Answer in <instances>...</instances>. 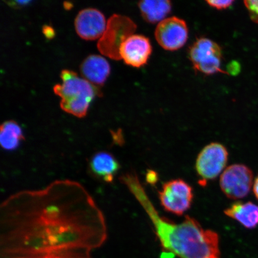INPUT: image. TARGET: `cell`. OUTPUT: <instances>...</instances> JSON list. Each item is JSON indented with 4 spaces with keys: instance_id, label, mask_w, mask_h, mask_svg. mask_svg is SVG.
<instances>
[{
    "instance_id": "6da1fadb",
    "label": "cell",
    "mask_w": 258,
    "mask_h": 258,
    "mask_svg": "<svg viewBox=\"0 0 258 258\" xmlns=\"http://www.w3.org/2000/svg\"><path fill=\"white\" fill-rule=\"evenodd\" d=\"M0 231L2 253L12 258H90L107 237L101 209L69 179L9 196L0 207Z\"/></svg>"
},
{
    "instance_id": "7a4b0ae2",
    "label": "cell",
    "mask_w": 258,
    "mask_h": 258,
    "mask_svg": "<svg viewBox=\"0 0 258 258\" xmlns=\"http://www.w3.org/2000/svg\"><path fill=\"white\" fill-rule=\"evenodd\" d=\"M120 180L147 213L161 246L166 253L179 258H221L219 237L216 232L205 230L189 216L180 223L161 217L136 173H125Z\"/></svg>"
},
{
    "instance_id": "3957f363",
    "label": "cell",
    "mask_w": 258,
    "mask_h": 258,
    "mask_svg": "<svg viewBox=\"0 0 258 258\" xmlns=\"http://www.w3.org/2000/svg\"><path fill=\"white\" fill-rule=\"evenodd\" d=\"M60 78L62 83L53 88L54 93L61 98L60 108L77 117H85L92 100L101 95L98 87L69 70L61 72Z\"/></svg>"
},
{
    "instance_id": "277c9868",
    "label": "cell",
    "mask_w": 258,
    "mask_h": 258,
    "mask_svg": "<svg viewBox=\"0 0 258 258\" xmlns=\"http://www.w3.org/2000/svg\"><path fill=\"white\" fill-rule=\"evenodd\" d=\"M137 25L127 16L114 15L108 19L104 34L98 41V48L103 55L121 59L120 49L127 38L134 35Z\"/></svg>"
},
{
    "instance_id": "5b68a950",
    "label": "cell",
    "mask_w": 258,
    "mask_h": 258,
    "mask_svg": "<svg viewBox=\"0 0 258 258\" xmlns=\"http://www.w3.org/2000/svg\"><path fill=\"white\" fill-rule=\"evenodd\" d=\"M189 57L197 72L206 75L226 73L221 69L222 50L215 42L201 38L190 48Z\"/></svg>"
},
{
    "instance_id": "8992f818",
    "label": "cell",
    "mask_w": 258,
    "mask_h": 258,
    "mask_svg": "<svg viewBox=\"0 0 258 258\" xmlns=\"http://www.w3.org/2000/svg\"><path fill=\"white\" fill-rule=\"evenodd\" d=\"M159 196L164 209L178 216L182 215L191 208L194 198L192 187L180 179L164 183Z\"/></svg>"
},
{
    "instance_id": "52a82bcc",
    "label": "cell",
    "mask_w": 258,
    "mask_h": 258,
    "mask_svg": "<svg viewBox=\"0 0 258 258\" xmlns=\"http://www.w3.org/2000/svg\"><path fill=\"white\" fill-rule=\"evenodd\" d=\"M228 158V151L223 145L214 143L206 145L198 155L196 163L201 185H205L208 180L217 178L227 165Z\"/></svg>"
},
{
    "instance_id": "ba28073f",
    "label": "cell",
    "mask_w": 258,
    "mask_h": 258,
    "mask_svg": "<svg viewBox=\"0 0 258 258\" xmlns=\"http://www.w3.org/2000/svg\"><path fill=\"white\" fill-rule=\"evenodd\" d=\"M253 172L249 167L241 164H232L222 173L221 189L229 199H243L249 195L253 185Z\"/></svg>"
},
{
    "instance_id": "9c48e42d",
    "label": "cell",
    "mask_w": 258,
    "mask_h": 258,
    "mask_svg": "<svg viewBox=\"0 0 258 258\" xmlns=\"http://www.w3.org/2000/svg\"><path fill=\"white\" fill-rule=\"evenodd\" d=\"M155 37L164 49L175 51L184 46L188 40V28L186 22L181 19L166 18L158 24Z\"/></svg>"
},
{
    "instance_id": "30bf717a",
    "label": "cell",
    "mask_w": 258,
    "mask_h": 258,
    "mask_svg": "<svg viewBox=\"0 0 258 258\" xmlns=\"http://www.w3.org/2000/svg\"><path fill=\"white\" fill-rule=\"evenodd\" d=\"M107 22L104 14L98 10L89 8L81 11L75 20L77 34L86 40L101 38L106 30Z\"/></svg>"
},
{
    "instance_id": "8fae6325",
    "label": "cell",
    "mask_w": 258,
    "mask_h": 258,
    "mask_svg": "<svg viewBox=\"0 0 258 258\" xmlns=\"http://www.w3.org/2000/svg\"><path fill=\"white\" fill-rule=\"evenodd\" d=\"M152 53L151 42L142 35H131L122 44L120 49L121 59L129 66L143 67Z\"/></svg>"
},
{
    "instance_id": "7c38bea8",
    "label": "cell",
    "mask_w": 258,
    "mask_h": 258,
    "mask_svg": "<svg viewBox=\"0 0 258 258\" xmlns=\"http://www.w3.org/2000/svg\"><path fill=\"white\" fill-rule=\"evenodd\" d=\"M120 169L118 160L107 151H99L93 154L89 162V170L91 175L105 183L114 181Z\"/></svg>"
},
{
    "instance_id": "4fadbf2b",
    "label": "cell",
    "mask_w": 258,
    "mask_h": 258,
    "mask_svg": "<svg viewBox=\"0 0 258 258\" xmlns=\"http://www.w3.org/2000/svg\"><path fill=\"white\" fill-rule=\"evenodd\" d=\"M80 72L84 79L96 87L101 86L108 79L111 68L104 57L92 54L81 64Z\"/></svg>"
},
{
    "instance_id": "5bb4252c",
    "label": "cell",
    "mask_w": 258,
    "mask_h": 258,
    "mask_svg": "<svg viewBox=\"0 0 258 258\" xmlns=\"http://www.w3.org/2000/svg\"><path fill=\"white\" fill-rule=\"evenodd\" d=\"M224 214L247 229L252 230L258 225V206L252 202H235L225 210Z\"/></svg>"
},
{
    "instance_id": "9a60e30c",
    "label": "cell",
    "mask_w": 258,
    "mask_h": 258,
    "mask_svg": "<svg viewBox=\"0 0 258 258\" xmlns=\"http://www.w3.org/2000/svg\"><path fill=\"white\" fill-rule=\"evenodd\" d=\"M143 18L150 24H156L166 19L172 10V4L167 0L142 1L138 3Z\"/></svg>"
},
{
    "instance_id": "2e32d148",
    "label": "cell",
    "mask_w": 258,
    "mask_h": 258,
    "mask_svg": "<svg viewBox=\"0 0 258 258\" xmlns=\"http://www.w3.org/2000/svg\"><path fill=\"white\" fill-rule=\"evenodd\" d=\"M24 136L22 128L14 120L6 121L0 128V144L3 149L7 151H14L20 147Z\"/></svg>"
},
{
    "instance_id": "e0dca14e",
    "label": "cell",
    "mask_w": 258,
    "mask_h": 258,
    "mask_svg": "<svg viewBox=\"0 0 258 258\" xmlns=\"http://www.w3.org/2000/svg\"><path fill=\"white\" fill-rule=\"evenodd\" d=\"M244 3L251 20L258 24V0H248Z\"/></svg>"
},
{
    "instance_id": "ac0fdd59",
    "label": "cell",
    "mask_w": 258,
    "mask_h": 258,
    "mask_svg": "<svg viewBox=\"0 0 258 258\" xmlns=\"http://www.w3.org/2000/svg\"><path fill=\"white\" fill-rule=\"evenodd\" d=\"M206 3L211 6V7L217 10H225L230 7L234 3L233 1H207Z\"/></svg>"
},
{
    "instance_id": "d6986e66",
    "label": "cell",
    "mask_w": 258,
    "mask_h": 258,
    "mask_svg": "<svg viewBox=\"0 0 258 258\" xmlns=\"http://www.w3.org/2000/svg\"><path fill=\"white\" fill-rule=\"evenodd\" d=\"M8 5L14 9H19L28 6L31 1H12V2H6Z\"/></svg>"
},
{
    "instance_id": "ffe728a7",
    "label": "cell",
    "mask_w": 258,
    "mask_h": 258,
    "mask_svg": "<svg viewBox=\"0 0 258 258\" xmlns=\"http://www.w3.org/2000/svg\"><path fill=\"white\" fill-rule=\"evenodd\" d=\"M43 32L45 36L48 38V39L53 38L54 36V35H55V32H54L53 29L50 27V26H44L43 28Z\"/></svg>"
},
{
    "instance_id": "44dd1931",
    "label": "cell",
    "mask_w": 258,
    "mask_h": 258,
    "mask_svg": "<svg viewBox=\"0 0 258 258\" xmlns=\"http://www.w3.org/2000/svg\"><path fill=\"white\" fill-rule=\"evenodd\" d=\"M253 191L254 197H255L258 201V175L254 179L253 185Z\"/></svg>"
},
{
    "instance_id": "7402d4cb",
    "label": "cell",
    "mask_w": 258,
    "mask_h": 258,
    "mask_svg": "<svg viewBox=\"0 0 258 258\" xmlns=\"http://www.w3.org/2000/svg\"><path fill=\"white\" fill-rule=\"evenodd\" d=\"M228 67V72L234 74L235 72H238V67H239V66H238V64L237 63H231Z\"/></svg>"
},
{
    "instance_id": "603a6c76",
    "label": "cell",
    "mask_w": 258,
    "mask_h": 258,
    "mask_svg": "<svg viewBox=\"0 0 258 258\" xmlns=\"http://www.w3.org/2000/svg\"><path fill=\"white\" fill-rule=\"evenodd\" d=\"M63 5H64V8H66V9H67V10H70V9H72L73 7V5L72 4V3H70L69 2L64 3Z\"/></svg>"
}]
</instances>
